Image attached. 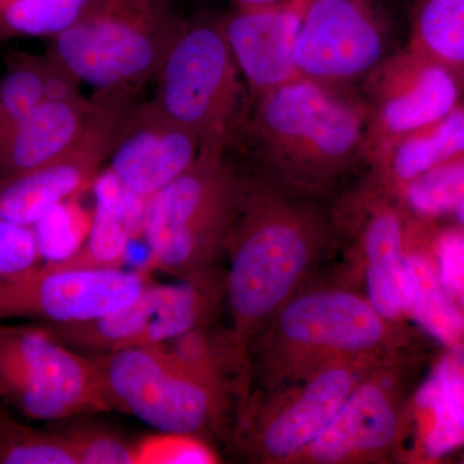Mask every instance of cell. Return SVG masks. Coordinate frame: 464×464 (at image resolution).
I'll use <instances>...</instances> for the list:
<instances>
[{
    "instance_id": "21",
    "label": "cell",
    "mask_w": 464,
    "mask_h": 464,
    "mask_svg": "<svg viewBox=\"0 0 464 464\" xmlns=\"http://www.w3.org/2000/svg\"><path fill=\"white\" fill-rule=\"evenodd\" d=\"M96 207L83 246L65 259L47 262L65 268H121L137 225L142 227L145 203L106 170L93 185Z\"/></svg>"
},
{
    "instance_id": "15",
    "label": "cell",
    "mask_w": 464,
    "mask_h": 464,
    "mask_svg": "<svg viewBox=\"0 0 464 464\" xmlns=\"http://www.w3.org/2000/svg\"><path fill=\"white\" fill-rule=\"evenodd\" d=\"M372 369L356 384L328 426L295 462H372L389 454L402 427V402L395 373Z\"/></svg>"
},
{
    "instance_id": "38",
    "label": "cell",
    "mask_w": 464,
    "mask_h": 464,
    "mask_svg": "<svg viewBox=\"0 0 464 464\" xmlns=\"http://www.w3.org/2000/svg\"><path fill=\"white\" fill-rule=\"evenodd\" d=\"M457 301H458V304H458V306H459L460 310H462L464 313V290L462 293H460V295H459V297L457 298Z\"/></svg>"
},
{
    "instance_id": "20",
    "label": "cell",
    "mask_w": 464,
    "mask_h": 464,
    "mask_svg": "<svg viewBox=\"0 0 464 464\" xmlns=\"http://www.w3.org/2000/svg\"><path fill=\"white\" fill-rule=\"evenodd\" d=\"M463 155L464 103L460 102L439 121L383 146L368 163L377 185L395 197L424 173Z\"/></svg>"
},
{
    "instance_id": "33",
    "label": "cell",
    "mask_w": 464,
    "mask_h": 464,
    "mask_svg": "<svg viewBox=\"0 0 464 464\" xmlns=\"http://www.w3.org/2000/svg\"><path fill=\"white\" fill-rule=\"evenodd\" d=\"M433 374L448 408L464 430V344L448 347Z\"/></svg>"
},
{
    "instance_id": "7",
    "label": "cell",
    "mask_w": 464,
    "mask_h": 464,
    "mask_svg": "<svg viewBox=\"0 0 464 464\" xmlns=\"http://www.w3.org/2000/svg\"><path fill=\"white\" fill-rule=\"evenodd\" d=\"M110 411L133 415L157 431L204 436L221 429L231 391L183 368L159 346L91 357Z\"/></svg>"
},
{
    "instance_id": "29",
    "label": "cell",
    "mask_w": 464,
    "mask_h": 464,
    "mask_svg": "<svg viewBox=\"0 0 464 464\" xmlns=\"http://www.w3.org/2000/svg\"><path fill=\"white\" fill-rule=\"evenodd\" d=\"M415 404L430 417L422 435L424 451L430 457L447 456L463 447L464 430L448 408L435 374L430 375L418 390Z\"/></svg>"
},
{
    "instance_id": "35",
    "label": "cell",
    "mask_w": 464,
    "mask_h": 464,
    "mask_svg": "<svg viewBox=\"0 0 464 464\" xmlns=\"http://www.w3.org/2000/svg\"><path fill=\"white\" fill-rule=\"evenodd\" d=\"M41 63L44 79V101L85 99L81 92L82 79L63 60L47 50L41 54Z\"/></svg>"
},
{
    "instance_id": "11",
    "label": "cell",
    "mask_w": 464,
    "mask_h": 464,
    "mask_svg": "<svg viewBox=\"0 0 464 464\" xmlns=\"http://www.w3.org/2000/svg\"><path fill=\"white\" fill-rule=\"evenodd\" d=\"M225 297L219 275L176 285L150 284L130 304L87 322L41 324L52 337L88 357L133 347L158 346L215 322Z\"/></svg>"
},
{
    "instance_id": "5",
    "label": "cell",
    "mask_w": 464,
    "mask_h": 464,
    "mask_svg": "<svg viewBox=\"0 0 464 464\" xmlns=\"http://www.w3.org/2000/svg\"><path fill=\"white\" fill-rule=\"evenodd\" d=\"M185 24L173 0H100L50 38L47 50L96 90L141 91L157 78Z\"/></svg>"
},
{
    "instance_id": "3",
    "label": "cell",
    "mask_w": 464,
    "mask_h": 464,
    "mask_svg": "<svg viewBox=\"0 0 464 464\" xmlns=\"http://www.w3.org/2000/svg\"><path fill=\"white\" fill-rule=\"evenodd\" d=\"M393 325L351 290L297 292L250 343L249 374L268 392L334 362L381 359L395 350Z\"/></svg>"
},
{
    "instance_id": "28",
    "label": "cell",
    "mask_w": 464,
    "mask_h": 464,
    "mask_svg": "<svg viewBox=\"0 0 464 464\" xmlns=\"http://www.w3.org/2000/svg\"><path fill=\"white\" fill-rule=\"evenodd\" d=\"M75 198L52 208L32 226L41 253L42 264L61 261L83 246L88 231L82 228L83 210L75 206Z\"/></svg>"
},
{
    "instance_id": "27",
    "label": "cell",
    "mask_w": 464,
    "mask_h": 464,
    "mask_svg": "<svg viewBox=\"0 0 464 464\" xmlns=\"http://www.w3.org/2000/svg\"><path fill=\"white\" fill-rule=\"evenodd\" d=\"M400 197L404 198L411 210L423 217L453 212L464 199V155L414 179Z\"/></svg>"
},
{
    "instance_id": "9",
    "label": "cell",
    "mask_w": 464,
    "mask_h": 464,
    "mask_svg": "<svg viewBox=\"0 0 464 464\" xmlns=\"http://www.w3.org/2000/svg\"><path fill=\"white\" fill-rule=\"evenodd\" d=\"M378 364L381 359L334 362L280 389L256 393L240 417L243 448L258 462H295Z\"/></svg>"
},
{
    "instance_id": "13",
    "label": "cell",
    "mask_w": 464,
    "mask_h": 464,
    "mask_svg": "<svg viewBox=\"0 0 464 464\" xmlns=\"http://www.w3.org/2000/svg\"><path fill=\"white\" fill-rule=\"evenodd\" d=\"M359 85L369 110L368 161L383 146L456 109L464 83L448 67L406 45L384 58Z\"/></svg>"
},
{
    "instance_id": "10",
    "label": "cell",
    "mask_w": 464,
    "mask_h": 464,
    "mask_svg": "<svg viewBox=\"0 0 464 464\" xmlns=\"http://www.w3.org/2000/svg\"><path fill=\"white\" fill-rule=\"evenodd\" d=\"M139 94L132 88L96 90L91 97L90 121L78 142L41 167L0 179V217L34 226L52 208L92 188L139 105Z\"/></svg>"
},
{
    "instance_id": "30",
    "label": "cell",
    "mask_w": 464,
    "mask_h": 464,
    "mask_svg": "<svg viewBox=\"0 0 464 464\" xmlns=\"http://www.w3.org/2000/svg\"><path fill=\"white\" fill-rule=\"evenodd\" d=\"M78 464H136L134 441L92 423L70 424L61 430Z\"/></svg>"
},
{
    "instance_id": "1",
    "label": "cell",
    "mask_w": 464,
    "mask_h": 464,
    "mask_svg": "<svg viewBox=\"0 0 464 464\" xmlns=\"http://www.w3.org/2000/svg\"><path fill=\"white\" fill-rule=\"evenodd\" d=\"M331 221L313 199L262 173L241 174L239 209L226 255L231 331L248 353L271 317L299 290L331 239Z\"/></svg>"
},
{
    "instance_id": "17",
    "label": "cell",
    "mask_w": 464,
    "mask_h": 464,
    "mask_svg": "<svg viewBox=\"0 0 464 464\" xmlns=\"http://www.w3.org/2000/svg\"><path fill=\"white\" fill-rule=\"evenodd\" d=\"M304 0L237 5L222 17L226 39L250 97L299 78L295 39Z\"/></svg>"
},
{
    "instance_id": "19",
    "label": "cell",
    "mask_w": 464,
    "mask_h": 464,
    "mask_svg": "<svg viewBox=\"0 0 464 464\" xmlns=\"http://www.w3.org/2000/svg\"><path fill=\"white\" fill-rule=\"evenodd\" d=\"M90 114L91 99L43 101L0 139V179L63 155L81 139Z\"/></svg>"
},
{
    "instance_id": "32",
    "label": "cell",
    "mask_w": 464,
    "mask_h": 464,
    "mask_svg": "<svg viewBox=\"0 0 464 464\" xmlns=\"http://www.w3.org/2000/svg\"><path fill=\"white\" fill-rule=\"evenodd\" d=\"M41 265L32 226L14 224L0 217V282L30 273Z\"/></svg>"
},
{
    "instance_id": "37",
    "label": "cell",
    "mask_w": 464,
    "mask_h": 464,
    "mask_svg": "<svg viewBox=\"0 0 464 464\" xmlns=\"http://www.w3.org/2000/svg\"><path fill=\"white\" fill-rule=\"evenodd\" d=\"M454 215H456V218L458 222L464 227V199L460 200L459 203L457 204L456 208L453 209Z\"/></svg>"
},
{
    "instance_id": "23",
    "label": "cell",
    "mask_w": 464,
    "mask_h": 464,
    "mask_svg": "<svg viewBox=\"0 0 464 464\" xmlns=\"http://www.w3.org/2000/svg\"><path fill=\"white\" fill-rule=\"evenodd\" d=\"M411 273L408 313L447 347L464 344V313L440 284L438 271L420 255L406 256Z\"/></svg>"
},
{
    "instance_id": "22",
    "label": "cell",
    "mask_w": 464,
    "mask_h": 464,
    "mask_svg": "<svg viewBox=\"0 0 464 464\" xmlns=\"http://www.w3.org/2000/svg\"><path fill=\"white\" fill-rule=\"evenodd\" d=\"M408 45L464 83V0H413Z\"/></svg>"
},
{
    "instance_id": "34",
    "label": "cell",
    "mask_w": 464,
    "mask_h": 464,
    "mask_svg": "<svg viewBox=\"0 0 464 464\" xmlns=\"http://www.w3.org/2000/svg\"><path fill=\"white\" fill-rule=\"evenodd\" d=\"M438 276L445 292L454 301L464 290V235L447 232L438 243Z\"/></svg>"
},
{
    "instance_id": "12",
    "label": "cell",
    "mask_w": 464,
    "mask_h": 464,
    "mask_svg": "<svg viewBox=\"0 0 464 464\" xmlns=\"http://www.w3.org/2000/svg\"><path fill=\"white\" fill-rule=\"evenodd\" d=\"M389 16L378 0H304L295 66L301 78L355 88L391 52Z\"/></svg>"
},
{
    "instance_id": "31",
    "label": "cell",
    "mask_w": 464,
    "mask_h": 464,
    "mask_svg": "<svg viewBox=\"0 0 464 464\" xmlns=\"http://www.w3.org/2000/svg\"><path fill=\"white\" fill-rule=\"evenodd\" d=\"M136 464H210L217 462L203 436L158 431L134 441Z\"/></svg>"
},
{
    "instance_id": "26",
    "label": "cell",
    "mask_w": 464,
    "mask_h": 464,
    "mask_svg": "<svg viewBox=\"0 0 464 464\" xmlns=\"http://www.w3.org/2000/svg\"><path fill=\"white\" fill-rule=\"evenodd\" d=\"M44 101L41 54L9 52L0 78V139Z\"/></svg>"
},
{
    "instance_id": "18",
    "label": "cell",
    "mask_w": 464,
    "mask_h": 464,
    "mask_svg": "<svg viewBox=\"0 0 464 464\" xmlns=\"http://www.w3.org/2000/svg\"><path fill=\"white\" fill-rule=\"evenodd\" d=\"M375 203L362 227L368 298L375 310L396 320L408 313L411 273L404 253V222L392 195L377 186Z\"/></svg>"
},
{
    "instance_id": "24",
    "label": "cell",
    "mask_w": 464,
    "mask_h": 464,
    "mask_svg": "<svg viewBox=\"0 0 464 464\" xmlns=\"http://www.w3.org/2000/svg\"><path fill=\"white\" fill-rule=\"evenodd\" d=\"M100 0H0V42L53 38L83 18Z\"/></svg>"
},
{
    "instance_id": "14",
    "label": "cell",
    "mask_w": 464,
    "mask_h": 464,
    "mask_svg": "<svg viewBox=\"0 0 464 464\" xmlns=\"http://www.w3.org/2000/svg\"><path fill=\"white\" fill-rule=\"evenodd\" d=\"M150 284L145 271L42 264L30 273L0 282V322L26 319L50 325L87 322L130 304Z\"/></svg>"
},
{
    "instance_id": "4",
    "label": "cell",
    "mask_w": 464,
    "mask_h": 464,
    "mask_svg": "<svg viewBox=\"0 0 464 464\" xmlns=\"http://www.w3.org/2000/svg\"><path fill=\"white\" fill-rule=\"evenodd\" d=\"M241 194L227 154L203 151L188 170L146 200L143 237L152 267L181 282L217 276Z\"/></svg>"
},
{
    "instance_id": "36",
    "label": "cell",
    "mask_w": 464,
    "mask_h": 464,
    "mask_svg": "<svg viewBox=\"0 0 464 464\" xmlns=\"http://www.w3.org/2000/svg\"><path fill=\"white\" fill-rule=\"evenodd\" d=\"M280 2V0H235L237 5H270V3Z\"/></svg>"
},
{
    "instance_id": "25",
    "label": "cell",
    "mask_w": 464,
    "mask_h": 464,
    "mask_svg": "<svg viewBox=\"0 0 464 464\" xmlns=\"http://www.w3.org/2000/svg\"><path fill=\"white\" fill-rule=\"evenodd\" d=\"M0 464H78L60 431L20 422L0 402Z\"/></svg>"
},
{
    "instance_id": "6",
    "label": "cell",
    "mask_w": 464,
    "mask_h": 464,
    "mask_svg": "<svg viewBox=\"0 0 464 464\" xmlns=\"http://www.w3.org/2000/svg\"><path fill=\"white\" fill-rule=\"evenodd\" d=\"M155 79L159 106L199 139L203 151L227 154L246 119V83L222 17L186 20Z\"/></svg>"
},
{
    "instance_id": "2",
    "label": "cell",
    "mask_w": 464,
    "mask_h": 464,
    "mask_svg": "<svg viewBox=\"0 0 464 464\" xmlns=\"http://www.w3.org/2000/svg\"><path fill=\"white\" fill-rule=\"evenodd\" d=\"M241 134L261 173L284 190L313 198L366 160L369 110L355 88L299 78L253 101Z\"/></svg>"
},
{
    "instance_id": "8",
    "label": "cell",
    "mask_w": 464,
    "mask_h": 464,
    "mask_svg": "<svg viewBox=\"0 0 464 464\" xmlns=\"http://www.w3.org/2000/svg\"><path fill=\"white\" fill-rule=\"evenodd\" d=\"M0 402L36 420L110 411L91 357L38 324L0 322Z\"/></svg>"
},
{
    "instance_id": "16",
    "label": "cell",
    "mask_w": 464,
    "mask_h": 464,
    "mask_svg": "<svg viewBox=\"0 0 464 464\" xmlns=\"http://www.w3.org/2000/svg\"><path fill=\"white\" fill-rule=\"evenodd\" d=\"M200 152L199 139L157 101H140L119 133L109 170L130 194L146 201L188 170Z\"/></svg>"
}]
</instances>
